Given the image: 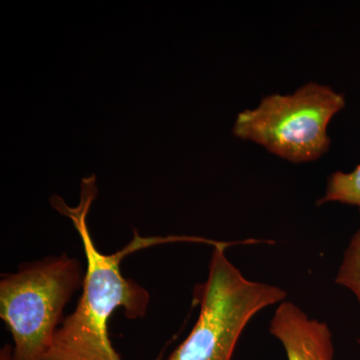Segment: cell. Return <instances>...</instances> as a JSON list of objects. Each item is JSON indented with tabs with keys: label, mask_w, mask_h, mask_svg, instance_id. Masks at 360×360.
Here are the masks:
<instances>
[{
	"label": "cell",
	"mask_w": 360,
	"mask_h": 360,
	"mask_svg": "<svg viewBox=\"0 0 360 360\" xmlns=\"http://www.w3.org/2000/svg\"><path fill=\"white\" fill-rule=\"evenodd\" d=\"M11 345H6L0 350V360H11Z\"/></svg>",
	"instance_id": "obj_8"
},
{
	"label": "cell",
	"mask_w": 360,
	"mask_h": 360,
	"mask_svg": "<svg viewBox=\"0 0 360 360\" xmlns=\"http://www.w3.org/2000/svg\"><path fill=\"white\" fill-rule=\"evenodd\" d=\"M84 279L80 262L65 253L1 276L0 317L13 340L11 360H44L66 304Z\"/></svg>",
	"instance_id": "obj_2"
},
{
	"label": "cell",
	"mask_w": 360,
	"mask_h": 360,
	"mask_svg": "<svg viewBox=\"0 0 360 360\" xmlns=\"http://www.w3.org/2000/svg\"><path fill=\"white\" fill-rule=\"evenodd\" d=\"M335 283L352 291L360 307V229L345 250Z\"/></svg>",
	"instance_id": "obj_7"
},
{
	"label": "cell",
	"mask_w": 360,
	"mask_h": 360,
	"mask_svg": "<svg viewBox=\"0 0 360 360\" xmlns=\"http://www.w3.org/2000/svg\"><path fill=\"white\" fill-rule=\"evenodd\" d=\"M328 202L355 206L360 212V163L352 172H336L330 175L319 205Z\"/></svg>",
	"instance_id": "obj_6"
},
{
	"label": "cell",
	"mask_w": 360,
	"mask_h": 360,
	"mask_svg": "<svg viewBox=\"0 0 360 360\" xmlns=\"http://www.w3.org/2000/svg\"><path fill=\"white\" fill-rule=\"evenodd\" d=\"M345 103V96L328 85L309 82L291 94H270L257 108L241 111L232 132L284 160L310 162L328 150L329 123Z\"/></svg>",
	"instance_id": "obj_4"
},
{
	"label": "cell",
	"mask_w": 360,
	"mask_h": 360,
	"mask_svg": "<svg viewBox=\"0 0 360 360\" xmlns=\"http://www.w3.org/2000/svg\"><path fill=\"white\" fill-rule=\"evenodd\" d=\"M227 246L213 245L207 279L198 286L200 316L167 360H231L248 322L285 300L288 293L279 286L243 276L225 255Z\"/></svg>",
	"instance_id": "obj_3"
},
{
	"label": "cell",
	"mask_w": 360,
	"mask_h": 360,
	"mask_svg": "<svg viewBox=\"0 0 360 360\" xmlns=\"http://www.w3.org/2000/svg\"><path fill=\"white\" fill-rule=\"evenodd\" d=\"M96 179V174L82 179L77 207H70L60 196L51 198L52 207L70 219L79 234L86 270L77 307L63 319L44 360H123L111 343L110 317L122 309L129 319H142L148 314L150 295L146 288L123 276L120 262L134 251L172 241V238H141L134 231V240L123 250L112 255L97 250L86 221L98 193Z\"/></svg>",
	"instance_id": "obj_1"
},
{
	"label": "cell",
	"mask_w": 360,
	"mask_h": 360,
	"mask_svg": "<svg viewBox=\"0 0 360 360\" xmlns=\"http://www.w3.org/2000/svg\"><path fill=\"white\" fill-rule=\"evenodd\" d=\"M269 333L283 345L288 360H335L328 324L310 319L295 303H279L269 322Z\"/></svg>",
	"instance_id": "obj_5"
}]
</instances>
